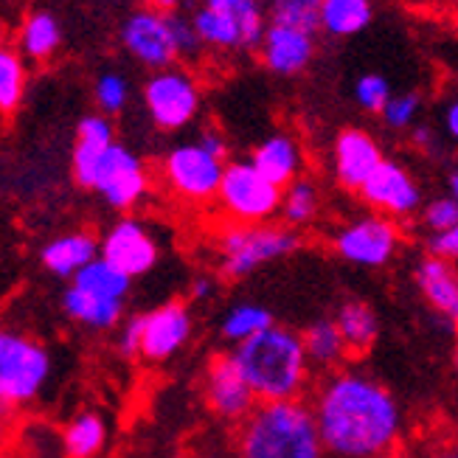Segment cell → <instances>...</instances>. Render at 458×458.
Returning <instances> with one entry per match:
<instances>
[{
    "label": "cell",
    "instance_id": "30bf717a",
    "mask_svg": "<svg viewBox=\"0 0 458 458\" xmlns=\"http://www.w3.org/2000/svg\"><path fill=\"white\" fill-rule=\"evenodd\" d=\"M403 231L383 214H360L332 236V250L354 267H386L400 253Z\"/></svg>",
    "mask_w": 458,
    "mask_h": 458
},
{
    "label": "cell",
    "instance_id": "f1b7e54d",
    "mask_svg": "<svg viewBox=\"0 0 458 458\" xmlns=\"http://www.w3.org/2000/svg\"><path fill=\"white\" fill-rule=\"evenodd\" d=\"M71 284L76 290H82L93 298H102V301H115V304H124L127 295L132 290V278H127L124 273H118L113 265H107L105 259H93L90 265H85L79 270Z\"/></svg>",
    "mask_w": 458,
    "mask_h": 458
},
{
    "label": "cell",
    "instance_id": "1f68e13d",
    "mask_svg": "<svg viewBox=\"0 0 458 458\" xmlns=\"http://www.w3.org/2000/svg\"><path fill=\"white\" fill-rule=\"evenodd\" d=\"M267 327H273V312L256 301H239L233 304L220 324V335L225 337L228 344H245L248 337L265 332Z\"/></svg>",
    "mask_w": 458,
    "mask_h": 458
},
{
    "label": "cell",
    "instance_id": "d4e9b609",
    "mask_svg": "<svg viewBox=\"0 0 458 458\" xmlns=\"http://www.w3.org/2000/svg\"><path fill=\"white\" fill-rule=\"evenodd\" d=\"M304 344V354L310 360V369H321L327 374L337 371L349 357V349L344 344L341 332H337L332 318H318L307 327V332L301 335Z\"/></svg>",
    "mask_w": 458,
    "mask_h": 458
},
{
    "label": "cell",
    "instance_id": "ee69618b",
    "mask_svg": "<svg viewBox=\"0 0 458 458\" xmlns=\"http://www.w3.org/2000/svg\"><path fill=\"white\" fill-rule=\"evenodd\" d=\"M197 141H200L211 155L223 157V161H228V138L220 132V130H203L200 135H197Z\"/></svg>",
    "mask_w": 458,
    "mask_h": 458
},
{
    "label": "cell",
    "instance_id": "b9f144b4",
    "mask_svg": "<svg viewBox=\"0 0 458 458\" xmlns=\"http://www.w3.org/2000/svg\"><path fill=\"white\" fill-rule=\"evenodd\" d=\"M216 290H220V282L208 273L194 276L189 282V295L194 298V301H211V298L216 295Z\"/></svg>",
    "mask_w": 458,
    "mask_h": 458
},
{
    "label": "cell",
    "instance_id": "f546056e",
    "mask_svg": "<svg viewBox=\"0 0 458 458\" xmlns=\"http://www.w3.org/2000/svg\"><path fill=\"white\" fill-rule=\"evenodd\" d=\"M321 214V189L310 177H298L290 186L282 189V203H278V216L284 220L287 228L298 231L307 228Z\"/></svg>",
    "mask_w": 458,
    "mask_h": 458
},
{
    "label": "cell",
    "instance_id": "d6986e66",
    "mask_svg": "<svg viewBox=\"0 0 458 458\" xmlns=\"http://www.w3.org/2000/svg\"><path fill=\"white\" fill-rule=\"evenodd\" d=\"M113 141H118V138H115V124H113L110 115L90 113L76 124V141H73V152H71V172H73V181L82 189H90L93 169L98 164V157L107 152V147Z\"/></svg>",
    "mask_w": 458,
    "mask_h": 458
},
{
    "label": "cell",
    "instance_id": "bcb514c9",
    "mask_svg": "<svg viewBox=\"0 0 458 458\" xmlns=\"http://www.w3.org/2000/svg\"><path fill=\"white\" fill-rule=\"evenodd\" d=\"M183 0H144V6L157 9V12H177L181 9Z\"/></svg>",
    "mask_w": 458,
    "mask_h": 458
},
{
    "label": "cell",
    "instance_id": "44dd1931",
    "mask_svg": "<svg viewBox=\"0 0 458 458\" xmlns=\"http://www.w3.org/2000/svg\"><path fill=\"white\" fill-rule=\"evenodd\" d=\"M98 256V239L90 231H68L54 236L39 250V262L56 278H73Z\"/></svg>",
    "mask_w": 458,
    "mask_h": 458
},
{
    "label": "cell",
    "instance_id": "7dc6e473",
    "mask_svg": "<svg viewBox=\"0 0 458 458\" xmlns=\"http://www.w3.org/2000/svg\"><path fill=\"white\" fill-rule=\"evenodd\" d=\"M447 194H450V197L458 194V172H455V169L447 174Z\"/></svg>",
    "mask_w": 458,
    "mask_h": 458
},
{
    "label": "cell",
    "instance_id": "d590c367",
    "mask_svg": "<svg viewBox=\"0 0 458 458\" xmlns=\"http://www.w3.org/2000/svg\"><path fill=\"white\" fill-rule=\"evenodd\" d=\"M383 122L394 132H408L413 124H420L422 115V96L416 90H403V93H391L386 107L380 110Z\"/></svg>",
    "mask_w": 458,
    "mask_h": 458
},
{
    "label": "cell",
    "instance_id": "4316f807",
    "mask_svg": "<svg viewBox=\"0 0 458 458\" xmlns=\"http://www.w3.org/2000/svg\"><path fill=\"white\" fill-rule=\"evenodd\" d=\"M335 327L352 354H366L380 335V318L366 301H346L335 312Z\"/></svg>",
    "mask_w": 458,
    "mask_h": 458
},
{
    "label": "cell",
    "instance_id": "60d3db41",
    "mask_svg": "<svg viewBox=\"0 0 458 458\" xmlns=\"http://www.w3.org/2000/svg\"><path fill=\"white\" fill-rule=\"evenodd\" d=\"M138 337H141V315H132L127 321L118 324L115 349L124 357H138Z\"/></svg>",
    "mask_w": 458,
    "mask_h": 458
},
{
    "label": "cell",
    "instance_id": "c3c4849f",
    "mask_svg": "<svg viewBox=\"0 0 458 458\" xmlns=\"http://www.w3.org/2000/svg\"><path fill=\"white\" fill-rule=\"evenodd\" d=\"M430 458H458V453H455V447H439Z\"/></svg>",
    "mask_w": 458,
    "mask_h": 458
},
{
    "label": "cell",
    "instance_id": "484cf974",
    "mask_svg": "<svg viewBox=\"0 0 458 458\" xmlns=\"http://www.w3.org/2000/svg\"><path fill=\"white\" fill-rule=\"evenodd\" d=\"M110 442V428L98 411H82L63 430V447L68 458H102Z\"/></svg>",
    "mask_w": 458,
    "mask_h": 458
},
{
    "label": "cell",
    "instance_id": "cb8c5ba5",
    "mask_svg": "<svg viewBox=\"0 0 458 458\" xmlns=\"http://www.w3.org/2000/svg\"><path fill=\"white\" fill-rule=\"evenodd\" d=\"M374 20V0H321L318 31L335 39L363 34Z\"/></svg>",
    "mask_w": 458,
    "mask_h": 458
},
{
    "label": "cell",
    "instance_id": "5bb4252c",
    "mask_svg": "<svg viewBox=\"0 0 458 458\" xmlns=\"http://www.w3.org/2000/svg\"><path fill=\"white\" fill-rule=\"evenodd\" d=\"M194 332L191 310L183 301H166L141 315V337H138V357L147 363H166L181 352Z\"/></svg>",
    "mask_w": 458,
    "mask_h": 458
},
{
    "label": "cell",
    "instance_id": "8992f818",
    "mask_svg": "<svg viewBox=\"0 0 458 458\" xmlns=\"http://www.w3.org/2000/svg\"><path fill=\"white\" fill-rule=\"evenodd\" d=\"M141 98L152 127L161 132L189 130L203 110V88L197 82V76L183 65L149 71L141 88Z\"/></svg>",
    "mask_w": 458,
    "mask_h": 458
},
{
    "label": "cell",
    "instance_id": "8fae6325",
    "mask_svg": "<svg viewBox=\"0 0 458 458\" xmlns=\"http://www.w3.org/2000/svg\"><path fill=\"white\" fill-rule=\"evenodd\" d=\"M174 12H157L149 6L135 9L124 17L118 39L122 48L130 54L132 63L149 71H161L177 65V46H174V29H172Z\"/></svg>",
    "mask_w": 458,
    "mask_h": 458
},
{
    "label": "cell",
    "instance_id": "6da1fadb",
    "mask_svg": "<svg viewBox=\"0 0 458 458\" xmlns=\"http://www.w3.org/2000/svg\"><path fill=\"white\" fill-rule=\"evenodd\" d=\"M310 408L327 458H386L405 428L396 396L363 371L327 374Z\"/></svg>",
    "mask_w": 458,
    "mask_h": 458
},
{
    "label": "cell",
    "instance_id": "8d00e7d4",
    "mask_svg": "<svg viewBox=\"0 0 458 458\" xmlns=\"http://www.w3.org/2000/svg\"><path fill=\"white\" fill-rule=\"evenodd\" d=\"M354 102L360 110L371 113V115H380V110L386 107V102L391 98V82L383 73H363L360 79L354 82Z\"/></svg>",
    "mask_w": 458,
    "mask_h": 458
},
{
    "label": "cell",
    "instance_id": "83f0119b",
    "mask_svg": "<svg viewBox=\"0 0 458 458\" xmlns=\"http://www.w3.org/2000/svg\"><path fill=\"white\" fill-rule=\"evenodd\" d=\"M63 310L68 318H73L76 324H82L96 332H107L115 329L124 321V304L115 301H102V298H93L82 290H76L73 284L63 295Z\"/></svg>",
    "mask_w": 458,
    "mask_h": 458
},
{
    "label": "cell",
    "instance_id": "681fc988",
    "mask_svg": "<svg viewBox=\"0 0 458 458\" xmlns=\"http://www.w3.org/2000/svg\"><path fill=\"white\" fill-rule=\"evenodd\" d=\"M197 458H225V455H214V453H203V455H197Z\"/></svg>",
    "mask_w": 458,
    "mask_h": 458
},
{
    "label": "cell",
    "instance_id": "4fadbf2b",
    "mask_svg": "<svg viewBox=\"0 0 458 458\" xmlns=\"http://www.w3.org/2000/svg\"><path fill=\"white\" fill-rule=\"evenodd\" d=\"M98 259H105L118 273L127 278L147 276L157 259H161V248H157L155 233L135 216H122L118 223L107 228V233L98 239Z\"/></svg>",
    "mask_w": 458,
    "mask_h": 458
},
{
    "label": "cell",
    "instance_id": "7402d4cb",
    "mask_svg": "<svg viewBox=\"0 0 458 458\" xmlns=\"http://www.w3.org/2000/svg\"><path fill=\"white\" fill-rule=\"evenodd\" d=\"M20 56L31 59V63H48L63 48V23L59 17L48 9L31 12L23 26L17 31V46Z\"/></svg>",
    "mask_w": 458,
    "mask_h": 458
},
{
    "label": "cell",
    "instance_id": "9a60e30c",
    "mask_svg": "<svg viewBox=\"0 0 458 458\" xmlns=\"http://www.w3.org/2000/svg\"><path fill=\"white\" fill-rule=\"evenodd\" d=\"M380 141L363 127H346L335 135L332 141V174L335 183L346 191H360L369 174L383 161Z\"/></svg>",
    "mask_w": 458,
    "mask_h": 458
},
{
    "label": "cell",
    "instance_id": "74e56055",
    "mask_svg": "<svg viewBox=\"0 0 458 458\" xmlns=\"http://www.w3.org/2000/svg\"><path fill=\"white\" fill-rule=\"evenodd\" d=\"M420 214H422V225L428 228V233L458 228V197H450V194L433 197L430 203H422Z\"/></svg>",
    "mask_w": 458,
    "mask_h": 458
},
{
    "label": "cell",
    "instance_id": "e575fe53",
    "mask_svg": "<svg viewBox=\"0 0 458 458\" xmlns=\"http://www.w3.org/2000/svg\"><path fill=\"white\" fill-rule=\"evenodd\" d=\"M93 98L102 115H118L124 113L130 98H132V85L122 71H102L93 82Z\"/></svg>",
    "mask_w": 458,
    "mask_h": 458
},
{
    "label": "cell",
    "instance_id": "ac0fdd59",
    "mask_svg": "<svg viewBox=\"0 0 458 458\" xmlns=\"http://www.w3.org/2000/svg\"><path fill=\"white\" fill-rule=\"evenodd\" d=\"M253 169L267 177V181L278 189L290 186L293 181L304 174V147L293 132H270L265 141H259L253 155L248 157Z\"/></svg>",
    "mask_w": 458,
    "mask_h": 458
},
{
    "label": "cell",
    "instance_id": "7a4b0ae2",
    "mask_svg": "<svg viewBox=\"0 0 458 458\" xmlns=\"http://www.w3.org/2000/svg\"><path fill=\"white\" fill-rule=\"evenodd\" d=\"M231 360L236 363L256 403L304 400L312 380L301 335L278 324L248 337L245 344H236Z\"/></svg>",
    "mask_w": 458,
    "mask_h": 458
},
{
    "label": "cell",
    "instance_id": "ab89813d",
    "mask_svg": "<svg viewBox=\"0 0 458 458\" xmlns=\"http://www.w3.org/2000/svg\"><path fill=\"white\" fill-rule=\"evenodd\" d=\"M428 256L433 259H445V262H455L458 256V228H450V231H430L428 239Z\"/></svg>",
    "mask_w": 458,
    "mask_h": 458
},
{
    "label": "cell",
    "instance_id": "3957f363",
    "mask_svg": "<svg viewBox=\"0 0 458 458\" xmlns=\"http://www.w3.org/2000/svg\"><path fill=\"white\" fill-rule=\"evenodd\" d=\"M236 458H327L307 400L256 403L239 422Z\"/></svg>",
    "mask_w": 458,
    "mask_h": 458
},
{
    "label": "cell",
    "instance_id": "603a6c76",
    "mask_svg": "<svg viewBox=\"0 0 458 458\" xmlns=\"http://www.w3.org/2000/svg\"><path fill=\"white\" fill-rule=\"evenodd\" d=\"M191 29L200 39L203 51H216V54H236L245 51L242 48V31H239V23L223 9H214L208 4H200L191 14Z\"/></svg>",
    "mask_w": 458,
    "mask_h": 458
},
{
    "label": "cell",
    "instance_id": "7c38bea8",
    "mask_svg": "<svg viewBox=\"0 0 458 458\" xmlns=\"http://www.w3.org/2000/svg\"><path fill=\"white\" fill-rule=\"evenodd\" d=\"M357 194L363 197V203L374 214H383L394 223L420 214L425 203L420 181H416L413 172L405 164L394 161V157H383L380 166L369 174V181L360 186Z\"/></svg>",
    "mask_w": 458,
    "mask_h": 458
},
{
    "label": "cell",
    "instance_id": "836d02e7",
    "mask_svg": "<svg viewBox=\"0 0 458 458\" xmlns=\"http://www.w3.org/2000/svg\"><path fill=\"white\" fill-rule=\"evenodd\" d=\"M318 12H321V0H265L267 23L301 29L310 34H318Z\"/></svg>",
    "mask_w": 458,
    "mask_h": 458
},
{
    "label": "cell",
    "instance_id": "ffe728a7",
    "mask_svg": "<svg viewBox=\"0 0 458 458\" xmlns=\"http://www.w3.org/2000/svg\"><path fill=\"white\" fill-rule=\"evenodd\" d=\"M413 282L420 287L422 298L430 304L436 315H442L447 324H455L458 318V276L455 265L445 259L425 256L413 270Z\"/></svg>",
    "mask_w": 458,
    "mask_h": 458
},
{
    "label": "cell",
    "instance_id": "ba28073f",
    "mask_svg": "<svg viewBox=\"0 0 458 458\" xmlns=\"http://www.w3.org/2000/svg\"><path fill=\"white\" fill-rule=\"evenodd\" d=\"M228 161L211 155L200 141H181L174 144L161 161L164 186L177 197V200L191 206L214 203L216 189L223 181V169Z\"/></svg>",
    "mask_w": 458,
    "mask_h": 458
},
{
    "label": "cell",
    "instance_id": "2e32d148",
    "mask_svg": "<svg viewBox=\"0 0 458 458\" xmlns=\"http://www.w3.org/2000/svg\"><path fill=\"white\" fill-rule=\"evenodd\" d=\"M203 391H206L208 408L225 422L239 425L256 408V396L250 394L236 363L231 360V352L214 354L208 360L206 377H203Z\"/></svg>",
    "mask_w": 458,
    "mask_h": 458
},
{
    "label": "cell",
    "instance_id": "f6af8a7d",
    "mask_svg": "<svg viewBox=\"0 0 458 458\" xmlns=\"http://www.w3.org/2000/svg\"><path fill=\"white\" fill-rule=\"evenodd\" d=\"M442 124H445V135L455 141V138H458V102H455V98H450V102L445 105Z\"/></svg>",
    "mask_w": 458,
    "mask_h": 458
},
{
    "label": "cell",
    "instance_id": "277c9868",
    "mask_svg": "<svg viewBox=\"0 0 458 458\" xmlns=\"http://www.w3.org/2000/svg\"><path fill=\"white\" fill-rule=\"evenodd\" d=\"M216 267L231 282L248 278L265 265H273L278 259L293 256L301 248L298 231L276 223H259V225H236L228 223L216 233Z\"/></svg>",
    "mask_w": 458,
    "mask_h": 458
},
{
    "label": "cell",
    "instance_id": "5b68a950",
    "mask_svg": "<svg viewBox=\"0 0 458 458\" xmlns=\"http://www.w3.org/2000/svg\"><path fill=\"white\" fill-rule=\"evenodd\" d=\"M51 354L37 337L0 327V411L34 403L51 380Z\"/></svg>",
    "mask_w": 458,
    "mask_h": 458
},
{
    "label": "cell",
    "instance_id": "e0dca14e",
    "mask_svg": "<svg viewBox=\"0 0 458 458\" xmlns=\"http://www.w3.org/2000/svg\"><path fill=\"white\" fill-rule=\"evenodd\" d=\"M256 51H259V59H262V65L273 76L293 79L312 65L318 46H315V34L310 31L267 23Z\"/></svg>",
    "mask_w": 458,
    "mask_h": 458
},
{
    "label": "cell",
    "instance_id": "4dcf8cb0",
    "mask_svg": "<svg viewBox=\"0 0 458 458\" xmlns=\"http://www.w3.org/2000/svg\"><path fill=\"white\" fill-rule=\"evenodd\" d=\"M29 90V68L20 51L0 39V115H12L20 110Z\"/></svg>",
    "mask_w": 458,
    "mask_h": 458
},
{
    "label": "cell",
    "instance_id": "d6a6232c",
    "mask_svg": "<svg viewBox=\"0 0 458 458\" xmlns=\"http://www.w3.org/2000/svg\"><path fill=\"white\" fill-rule=\"evenodd\" d=\"M203 4L228 12L242 31V48L256 51L259 39H262L267 29V14H265V0H203Z\"/></svg>",
    "mask_w": 458,
    "mask_h": 458
},
{
    "label": "cell",
    "instance_id": "f35d334b",
    "mask_svg": "<svg viewBox=\"0 0 458 458\" xmlns=\"http://www.w3.org/2000/svg\"><path fill=\"white\" fill-rule=\"evenodd\" d=\"M172 29H174V46H177V56L181 59H197L203 54L200 39H197L194 29H191V20L181 12L172 14Z\"/></svg>",
    "mask_w": 458,
    "mask_h": 458
},
{
    "label": "cell",
    "instance_id": "52a82bcc",
    "mask_svg": "<svg viewBox=\"0 0 458 458\" xmlns=\"http://www.w3.org/2000/svg\"><path fill=\"white\" fill-rule=\"evenodd\" d=\"M214 200L228 223L259 225L273 223L278 216L282 189L259 174L250 161H228Z\"/></svg>",
    "mask_w": 458,
    "mask_h": 458
},
{
    "label": "cell",
    "instance_id": "7bdbcfd3",
    "mask_svg": "<svg viewBox=\"0 0 458 458\" xmlns=\"http://www.w3.org/2000/svg\"><path fill=\"white\" fill-rule=\"evenodd\" d=\"M408 132H411L413 147H420L422 152H436V149H439V135H436L433 127H428V124H413Z\"/></svg>",
    "mask_w": 458,
    "mask_h": 458
},
{
    "label": "cell",
    "instance_id": "9c48e42d",
    "mask_svg": "<svg viewBox=\"0 0 458 458\" xmlns=\"http://www.w3.org/2000/svg\"><path fill=\"white\" fill-rule=\"evenodd\" d=\"M149 189L152 174L144 157L127 144L113 141L93 169L90 191H96L115 211H132L147 200Z\"/></svg>",
    "mask_w": 458,
    "mask_h": 458
}]
</instances>
